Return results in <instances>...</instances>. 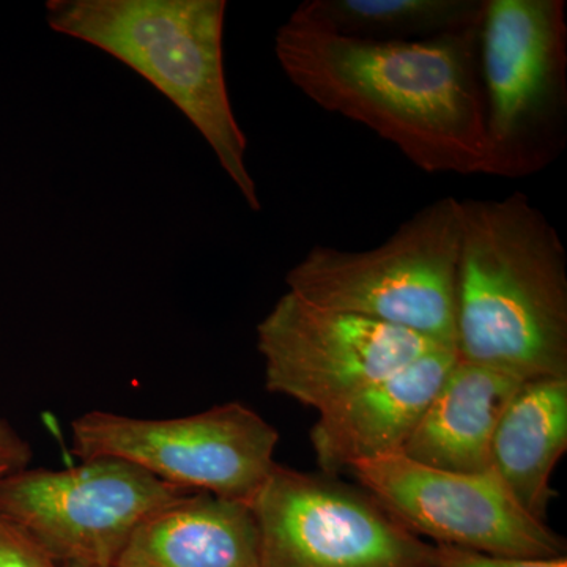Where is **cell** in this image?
I'll use <instances>...</instances> for the list:
<instances>
[{
  "instance_id": "5b68a950",
  "label": "cell",
  "mask_w": 567,
  "mask_h": 567,
  "mask_svg": "<svg viewBox=\"0 0 567 567\" xmlns=\"http://www.w3.org/2000/svg\"><path fill=\"white\" fill-rule=\"evenodd\" d=\"M491 174L539 173L565 145L567 25L563 0H486L480 29Z\"/></svg>"
},
{
  "instance_id": "277c9868",
  "label": "cell",
  "mask_w": 567,
  "mask_h": 567,
  "mask_svg": "<svg viewBox=\"0 0 567 567\" xmlns=\"http://www.w3.org/2000/svg\"><path fill=\"white\" fill-rule=\"evenodd\" d=\"M461 200L421 208L368 251L315 246L286 276L289 292L456 349Z\"/></svg>"
},
{
  "instance_id": "7a4b0ae2",
  "label": "cell",
  "mask_w": 567,
  "mask_h": 567,
  "mask_svg": "<svg viewBox=\"0 0 567 567\" xmlns=\"http://www.w3.org/2000/svg\"><path fill=\"white\" fill-rule=\"evenodd\" d=\"M456 352L522 380L567 377V260L527 194L461 200Z\"/></svg>"
},
{
  "instance_id": "9a60e30c",
  "label": "cell",
  "mask_w": 567,
  "mask_h": 567,
  "mask_svg": "<svg viewBox=\"0 0 567 567\" xmlns=\"http://www.w3.org/2000/svg\"><path fill=\"white\" fill-rule=\"evenodd\" d=\"M295 11L346 39L416 41L481 28L486 0H308Z\"/></svg>"
},
{
  "instance_id": "8fae6325",
  "label": "cell",
  "mask_w": 567,
  "mask_h": 567,
  "mask_svg": "<svg viewBox=\"0 0 567 567\" xmlns=\"http://www.w3.org/2000/svg\"><path fill=\"white\" fill-rule=\"evenodd\" d=\"M457 358L456 349L435 347L319 412L309 440L324 475L402 453Z\"/></svg>"
},
{
  "instance_id": "8992f818",
  "label": "cell",
  "mask_w": 567,
  "mask_h": 567,
  "mask_svg": "<svg viewBox=\"0 0 567 567\" xmlns=\"http://www.w3.org/2000/svg\"><path fill=\"white\" fill-rule=\"evenodd\" d=\"M71 440L80 461L123 458L171 486L249 506L274 472L279 434L249 406L227 402L171 420L95 410L71 424Z\"/></svg>"
},
{
  "instance_id": "30bf717a",
  "label": "cell",
  "mask_w": 567,
  "mask_h": 567,
  "mask_svg": "<svg viewBox=\"0 0 567 567\" xmlns=\"http://www.w3.org/2000/svg\"><path fill=\"white\" fill-rule=\"evenodd\" d=\"M435 347L442 346L401 328L323 308L289 290L257 324L267 390L317 412Z\"/></svg>"
},
{
  "instance_id": "d6986e66",
  "label": "cell",
  "mask_w": 567,
  "mask_h": 567,
  "mask_svg": "<svg viewBox=\"0 0 567 567\" xmlns=\"http://www.w3.org/2000/svg\"><path fill=\"white\" fill-rule=\"evenodd\" d=\"M62 567H114V566L63 565Z\"/></svg>"
},
{
  "instance_id": "3957f363",
  "label": "cell",
  "mask_w": 567,
  "mask_h": 567,
  "mask_svg": "<svg viewBox=\"0 0 567 567\" xmlns=\"http://www.w3.org/2000/svg\"><path fill=\"white\" fill-rule=\"evenodd\" d=\"M224 0H50L52 31L100 48L171 100L208 142L246 204L262 208L246 166L226 74Z\"/></svg>"
},
{
  "instance_id": "5bb4252c",
  "label": "cell",
  "mask_w": 567,
  "mask_h": 567,
  "mask_svg": "<svg viewBox=\"0 0 567 567\" xmlns=\"http://www.w3.org/2000/svg\"><path fill=\"white\" fill-rule=\"evenodd\" d=\"M567 450V377L525 380L496 425L492 470L533 517L546 522L551 475Z\"/></svg>"
},
{
  "instance_id": "2e32d148",
  "label": "cell",
  "mask_w": 567,
  "mask_h": 567,
  "mask_svg": "<svg viewBox=\"0 0 567 567\" xmlns=\"http://www.w3.org/2000/svg\"><path fill=\"white\" fill-rule=\"evenodd\" d=\"M434 567H567V557H502L434 544Z\"/></svg>"
},
{
  "instance_id": "ba28073f",
  "label": "cell",
  "mask_w": 567,
  "mask_h": 567,
  "mask_svg": "<svg viewBox=\"0 0 567 567\" xmlns=\"http://www.w3.org/2000/svg\"><path fill=\"white\" fill-rule=\"evenodd\" d=\"M193 492L117 457L0 480V514L59 565L115 566L142 522Z\"/></svg>"
},
{
  "instance_id": "e0dca14e",
  "label": "cell",
  "mask_w": 567,
  "mask_h": 567,
  "mask_svg": "<svg viewBox=\"0 0 567 567\" xmlns=\"http://www.w3.org/2000/svg\"><path fill=\"white\" fill-rule=\"evenodd\" d=\"M0 567H62L20 527L0 514Z\"/></svg>"
},
{
  "instance_id": "ac0fdd59",
  "label": "cell",
  "mask_w": 567,
  "mask_h": 567,
  "mask_svg": "<svg viewBox=\"0 0 567 567\" xmlns=\"http://www.w3.org/2000/svg\"><path fill=\"white\" fill-rule=\"evenodd\" d=\"M32 447L3 417H0V480L29 468Z\"/></svg>"
},
{
  "instance_id": "7c38bea8",
  "label": "cell",
  "mask_w": 567,
  "mask_h": 567,
  "mask_svg": "<svg viewBox=\"0 0 567 567\" xmlns=\"http://www.w3.org/2000/svg\"><path fill=\"white\" fill-rule=\"evenodd\" d=\"M525 380L457 358L401 454L457 473L492 470V442Z\"/></svg>"
},
{
  "instance_id": "6da1fadb",
  "label": "cell",
  "mask_w": 567,
  "mask_h": 567,
  "mask_svg": "<svg viewBox=\"0 0 567 567\" xmlns=\"http://www.w3.org/2000/svg\"><path fill=\"white\" fill-rule=\"evenodd\" d=\"M480 29L435 39H346L293 11L275 51L317 106L368 126L427 174H491Z\"/></svg>"
},
{
  "instance_id": "9c48e42d",
  "label": "cell",
  "mask_w": 567,
  "mask_h": 567,
  "mask_svg": "<svg viewBox=\"0 0 567 567\" xmlns=\"http://www.w3.org/2000/svg\"><path fill=\"white\" fill-rule=\"evenodd\" d=\"M350 473L404 527L439 546L502 557L566 555V540L528 514L494 470L447 472L395 453Z\"/></svg>"
},
{
  "instance_id": "52a82bcc",
  "label": "cell",
  "mask_w": 567,
  "mask_h": 567,
  "mask_svg": "<svg viewBox=\"0 0 567 567\" xmlns=\"http://www.w3.org/2000/svg\"><path fill=\"white\" fill-rule=\"evenodd\" d=\"M249 507L260 567H434V544L336 476L276 464Z\"/></svg>"
},
{
  "instance_id": "4fadbf2b",
  "label": "cell",
  "mask_w": 567,
  "mask_h": 567,
  "mask_svg": "<svg viewBox=\"0 0 567 567\" xmlns=\"http://www.w3.org/2000/svg\"><path fill=\"white\" fill-rule=\"evenodd\" d=\"M114 567H260L251 507L186 494L142 522Z\"/></svg>"
}]
</instances>
